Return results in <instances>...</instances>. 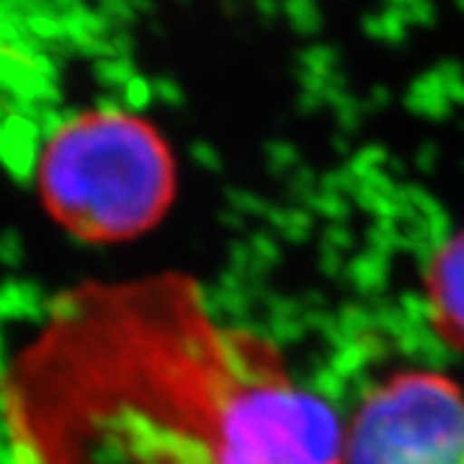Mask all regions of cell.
Masks as SVG:
<instances>
[{
    "label": "cell",
    "instance_id": "7a4b0ae2",
    "mask_svg": "<svg viewBox=\"0 0 464 464\" xmlns=\"http://www.w3.org/2000/svg\"><path fill=\"white\" fill-rule=\"evenodd\" d=\"M36 188L47 215L85 243H121L152 230L176 197V163L142 116L96 109L44 142Z\"/></svg>",
    "mask_w": 464,
    "mask_h": 464
},
{
    "label": "cell",
    "instance_id": "6da1fadb",
    "mask_svg": "<svg viewBox=\"0 0 464 464\" xmlns=\"http://www.w3.org/2000/svg\"><path fill=\"white\" fill-rule=\"evenodd\" d=\"M8 464H341L343 423L194 279L85 282L0 382Z\"/></svg>",
    "mask_w": 464,
    "mask_h": 464
},
{
    "label": "cell",
    "instance_id": "3957f363",
    "mask_svg": "<svg viewBox=\"0 0 464 464\" xmlns=\"http://www.w3.org/2000/svg\"><path fill=\"white\" fill-rule=\"evenodd\" d=\"M341 464H464V390L429 369L382 380L343 429Z\"/></svg>",
    "mask_w": 464,
    "mask_h": 464
},
{
    "label": "cell",
    "instance_id": "277c9868",
    "mask_svg": "<svg viewBox=\"0 0 464 464\" xmlns=\"http://www.w3.org/2000/svg\"><path fill=\"white\" fill-rule=\"evenodd\" d=\"M426 299L436 333L464 351V230L447 240L426 271Z\"/></svg>",
    "mask_w": 464,
    "mask_h": 464
}]
</instances>
